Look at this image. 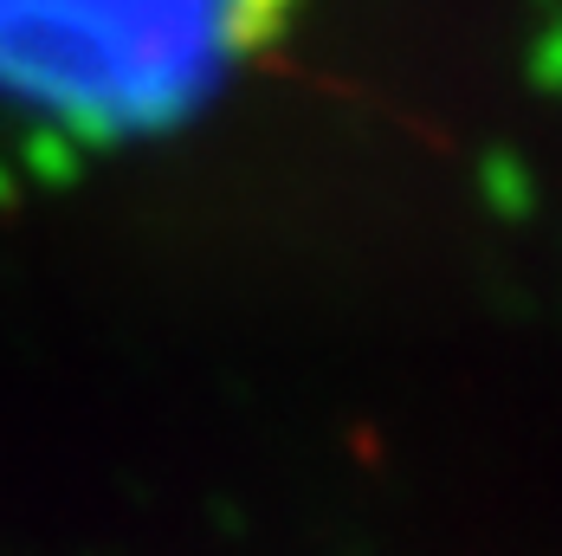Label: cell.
<instances>
[{"label": "cell", "instance_id": "cell-5", "mask_svg": "<svg viewBox=\"0 0 562 556\" xmlns=\"http://www.w3.org/2000/svg\"><path fill=\"white\" fill-rule=\"evenodd\" d=\"M530 78H537L543 91H562V13L530 40Z\"/></svg>", "mask_w": 562, "mask_h": 556}, {"label": "cell", "instance_id": "cell-4", "mask_svg": "<svg viewBox=\"0 0 562 556\" xmlns=\"http://www.w3.org/2000/svg\"><path fill=\"white\" fill-rule=\"evenodd\" d=\"M479 194H485V208H492V214H505V221H524V214H530V201H537V181H530L524 156H510V149H492V156L479 163Z\"/></svg>", "mask_w": 562, "mask_h": 556}, {"label": "cell", "instance_id": "cell-6", "mask_svg": "<svg viewBox=\"0 0 562 556\" xmlns=\"http://www.w3.org/2000/svg\"><path fill=\"white\" fill-rule=\"evenodd\" d=\"M13 194H20V175H13V163H7V156H0V208H7Z\"/></svg>", "mask_w": 562, "mask_h": 556}, {"label": "cell", "instance_id": "cell-3", "mask_svg": "<svg viewBox=\"0 0 562 556\" xmlns=\"http://www.w3.org/2000/svg\"><path fill=\"white\" fill-rule=\"evenodd\" d=\"M7 163H13V175H33L40 188H71V181L85 175V149H78L58 123H33Z\"/></svg>", "mask_w": 562, "mask_h": 556}, {"label": "cell", "instance_id": "cell-2", "mask_svg": "<svg viewBox=\"0 0 562 556\" xmlns=\"http://www.w3.org/2000/svg\"><path fill=\"white\" fill-rule=\"evenodd\" d=\"M207 20H214V53H221V65H233V58H259L304 13L291 0H233V7H207Z\"/></svg>", "mask_w": 562, "mask_h": 556}, {"label": "cell", "instance_id": "cell-1", "mask_svg": "<svg viewBox=\"0 0 562 556\" xmlns=\"http://www.w3.org/2000/svg\"><path fill=\"white\" fill-rule=\"evenodd\" d=\"M214 78L207 7H0V98L40 104L78 149L188 123Z\"/></svg>", "mask_w": 562, "mask_h": 556}]
</instances>
